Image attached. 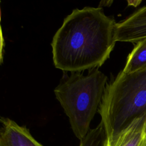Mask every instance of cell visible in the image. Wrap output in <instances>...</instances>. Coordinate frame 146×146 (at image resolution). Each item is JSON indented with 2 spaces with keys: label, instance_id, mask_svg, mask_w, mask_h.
Returning <instances> with one entry per match:
<instances>
[{
  "label": "cell",
  "instance_id": "1",
  "mask_svg": "<svg viewBox=\"0 0 146 146\" xmlns=\"http://www.w3.org/2000/svg\"><path fill=\"white\" fill-rule=\"evenodd\" d=\"M116 23L100 7L74 9L65 18L52 39L55 67L73 72L101 66L116 42Z\"/></svg>",
  "mask_w": 146,
  "mask_h": 146
},
{
  "label": "cell",
  "instance_id": "2",
  "mask_svg": "<svg viewBox=\"0 0 146 146\" xmlns=\"http://www.w3.org/2000/svg\"><path fill=\"white\" fill-rule=\"evenodd\" d=\"M109 143L135 119L146 115V67L121 70L106 83L98 108Z\"/></svg>",
  "mask_w": 146,
  "mask_h": 146
},
{
  "label": "cell",
  "instance_id": "3",
  "mask_svg": "<svg viewBox=\"0 0 146 146\" xmlns=\"http://www.w3.org/2000/svg\"><path fill=\"white\" fill-rule=\"evenodd\" d=\"M107 77L98 67L90 70L87 75L64 72L54 90L75 136L81 140L90 130V123L98 110Z\"/></svg>",
  "mask_w": 146,
  "mask_h": 146
},
{
  "label": "cell",
  "instance_id": "4",
  "mask_svg": "<svg viewBox=\"0 0 146 146\" xmlns=\"http://www.w3.org/2000/svg\"><path fill=\"white\" fill-rule=\"evenodd\" d=\"M146 38V6L115 25V40L136 43Z\"/></svg>",
  "mask_w": 146,
  "mask_h": 146
},
{
  "label": "cell",
  "instance_id": "5",
  "mask_svg": "<svg viewBox=\"0 0 146 146\" xmlns=\"http://www.w3.org/2000/svg\"><path fill=\"white\" fill-rule=\"evenodd\" d=\"M1 122L0 146H43L33 137L26 126L3 117H1Z\"/></svg>",
  "mask_w": 146,
  "mask_h": 146
},
{
  "label": "cell",
  "instance_id": "6",
  "mask_svg": "<svg viewBox=\"0 0 146 146\" xmlns=\"http://www.w3.org/2000/svg\"><path fill=\"white\" fill-rule=\"evenodd\" d=\"M106 146H146V115L133 120Z\"/></svg>",
  "mask_w": 146,
  "mask_h": 146
},
{
  "label": "cell",
  "instance_id": "7",
  "mask_svg": "<svg viewBox=\"0 0 146 146\" xmlns=\"http://www.w3.org/2000/svg\"><path fill=\"white\" fill-rule=\"evenodd\" d=\"M146 67V38L136 43L127 56L123 71L131 73Z\"/></svg>",
  "mask_w": 146,
  "mask_h": 146
},
{
  "label": "cell",
  "instance_id": "8",
  "mask_svg": "<svg viewBox=\"0 0 146 146\" xmlns=\"http://www.w3.org/2000/svg\"><path fill=\"white\" fill-rule=\"evenodd\" d=\"M107 134L103 123L90 129L86 136L80 140L79 146H106Z\"/></svg>",
  "mask_w": 146,
  "mask_h": 146
}]
</instances>
